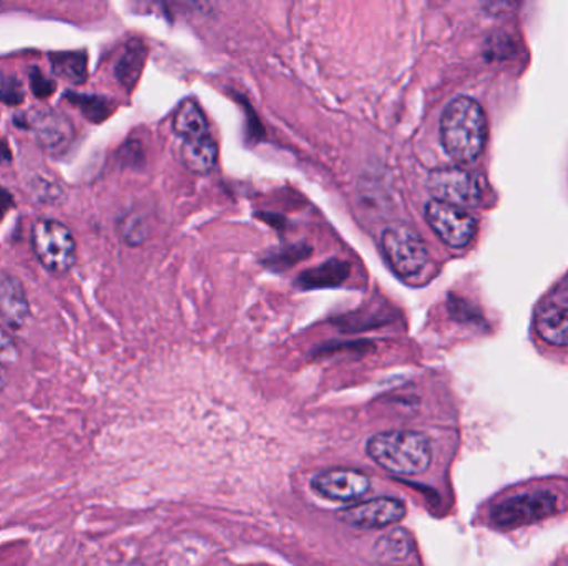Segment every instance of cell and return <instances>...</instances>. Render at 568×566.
Segmentation results:
<instances>
[{
	"instance_id": "17",
	"label": "cell",
	"mask_w": 568,
	"mask_h": 566,
	"mask_svg": "<svg viewBox=\"0 0 568 566\" xmlns=\"http://www.w3.org/2000/svg\"><path fill=\"white\" fill-rule=\"evenodd\" d=\"M53 70L57 75L63 76L73 83H83L87 79V56L85 53H55L50 56Z\"/></svg>"
},
{
	"instance_id": "18",
	"label": "cell",
	"mask_w": 568,
	"mask_h": 566,
	"mask_svg": "<svg viewBox=\"0 0 568 566\" xmlns=\"http://www.w3.org/2000/svg\"><path fill=\"white\" fill-rule=\"evenodd\" d=\"M143 60H145V49L140 43L130 45L125 55L120 60L116 66V75L123 85L132 86L139 79L140 70H142Z\"/></svg>"
},
{
	"instance_id": "15",
	"label": "cell",
	"mask_w": 568,
	"mask_h": 566,
	"mask_svg": "<svg viewBox=\"0 0 568 566\" xmlns=\"http://www.w3.org/2000/svg\"><path fill=\"white\" fill-rule=\"evenodd\" d=\"M349 276V265L347 263L331 259L324 263L320 268L307 269L297 278V285L303 289L333 288L346 281Z\"/></svg>"
},
{
	"instance_id": "4",
	"label": "cell",
	"mask_w": 568,
	"mask_h": 566,
	"mask_svg": "<svg viewBox=\"0 0 568 566\" xmlns=\"http://www.w3.org/2000/svg\"><path fill=\"white\" fill-rule=\"evenodd\" d=\"M32 246L43 268L53 275L70 271L75 263V238L63 223L55 219H40L33 225Z\"/></svg>"
},
{
	"instance_id": "11",
	"label": "cell",
	"mask_w": 568,
	"mask_h": 566,
	"mask_svg": "<svg viewBox=\"0 0 568 566\" xmlns=\"http://www.w3.org/2000/svg\"><path fill=\"white\" fill-rule=\"evenodd\" d=\"M29 318V301L26 289L16 276L0 272V319L9 328H22Z\"/></svg>"
},
{
	"instance_id": "7",
	"label": "cell",
	"mask_w": 568,
	"mask_h": 566,
	"mask_svg": "<svg viewBox=\"0 0 568 566\" xmlns=\"http://www.w3.org/2000/svg\"><path fill=\"white\" fill-rule=\"evenodd\" d=\"M426 219L440 241L450 248H464L476 236V218L459 206L433 199L427 203Z\"/></svg>"
},
{
	"instance_id": "3",
	"label": "cell",
	"mask_w": 568,
	"mask_h": 566,
	"mask_svg": "<svg viewBox=\"0 0 568 566\" xmlns=\"http://www.w3.org/2000/svg\"><path fill=\"white\" fill-rule=\"evenodd\" d=\"M381 249L399 278L409 279L420 275L429 263L426 243L413 226L404 223H396L384 229L381 235Z\"/></svg>"
},
{
	"instance_id": "10",
	"label": "cell",
	"mask_w": 568,
	"mask_h": 566,
	"mask_svg": "<svg viewBox=\"0 0 568 566\" xmlns=\"http://www.w3.org/2000/svg\"><path fill=\"white\" fill-rule=\"evenodd\" d=\"M311 487L326 501L356 502L371 491V481L354 469H329L314 475Z\"/></svg>"
},
{
	"instance_id": "19",
	"label": "cell",
	"mask_w": 568,
	"mask_h": 566,
	"mask_svg": "<svg viewBox=\"0 0 568 566\" xmlns=\"http://www.w3.org/2000/svg\"><path fill=\"white\" fill-rule=\"evenodd\" d=\"M7 382H9V374H7V369L0 364V394H2L3 389H6Z\"/></svg>"
},
{
	"instance_id": "20",
	"label": "cell",
	"mask_w": 568,
	"mask_h": 566,
	"mask_svg": "<svg viewBox=\"0 0 568 566\" xmlns=\"http://www.w3.org/2000/svg\"><path fill=\"white\" fill-rule=\"evenodd\" d=\"M9 344V338H7L6 332L0 329V349L6 348Z\"/></svg>"
},
{
	"instance_id": "2",
	"label": "cell",
	"mask_w": 568,
	"mask_h": 566,
	"mask_svg": "<svg viewBox=\"0 0 568 566\" xmlns=\"http://www.w3.org/2000/svg\"><path fill=\"white\" fill-rule=\"evenodd\" d=\"M366 452L384 471L400 477L424 474L433 462L429 439L414 431L379 432L367 441Z\"/></svg>"
},
{
	"instance_id": "13",
	"label": "cell",
	"mask_w": 568,
	"mask_h": 566,
	"mask_svg": "<svg viewBox=\"0 0 568 566\" xmlns=\"http://www.w3.org/2000/svg\"><path fill=\"white\" fill-rule=\"evenodd\" d=\"M180 156H182L183 165L190 172L206 175L215 168L216 159H219V146L210 135L202 136V138L183 140Z\"/></svg>"
},
{
	"instance_id": "14",
	"label": "cell",
	"mask_w": 568,
	"mask_h": 566,
	"mask_svg": "<svg viewBox=\"0 0 568 566\" xmlns=\"http://www.w3.org/2000/svg\"><path fill=\"white\" fill-rule=\"evenodd\" d=\"M173 128L183 140L202 138L209 135V122L195 100L180 103L173 119Z\"/></svg>"
},
{
	"instance_id": "16",
	"label": "cell",
	"mask_w": 568,
	"mask_h": 566,
	"mask_svg": "<svg viewBox=\"0 0 568 566\" xmlns=\"http://www.w3.org/2000/svg\"><path fill=\"white\" fill-rule=\"evenodd\" d=\"M414 541L409 532L394 528L376 542V557L383 562H403L413 554Z\"/></svg>"
},
{
	"instance_id": "1",
	"label": "cell",
	"mask_w": 568,
	"mask_h": 566,
	"mask_svg": "<svg viewBox=\"0 0 568 566\" xmlns=\"http://www.w3.org/2000/svg\"><path fill=\"white\" fill-rule=\"evenodd\" d=\"M444 150L457 163H470L483 153L487 140V119L483 106L469 96L453 100L440 119Z\"/></svg>"
},
{
	"instance_id": "5",
	"label": "cell",
	"mask_w": 568,
	"mask_h": 566,
	"mask_svg": "<svg viewBox=\"0 0 568 566\" xmlns=\"http://www.w3.org/2000/svg\"><path fill=\"white\" fill-rule=\"evenodd\" d=\"M557 497L550 492H532L500 502L490 512L494 525L499 528H519L542 522L556 514Z\"/></svg>"
},
{
	"instance_id": "8",
	"label": "cell",
	"mask_w": 568,
	"mask_h": 566,
	"mask_svg": "<svg viewBox=\"0 0 568 566\" xmlns=\"http://www.w3.org/2000/svg\"><path fill=\"white\" fill-rule=\"evenodd\" d=\"M534 326L547 344L568 346V278L539 302Z\"/></svg>"
},
{
	"instance_id": "6",
	"label": "cell",
	"mask_w": 568,
	"mask_h": 566,
	"mask_svg": "<svg viewBox=\"0 0 568 566\" xmlns=\"http://www.w3.org/2000/svg\"><path fill=\"white\" fill-rule=\"evenodd\" d=\"M427 188L437 202L467 208L477 206L483 198L479 179L459 166H446L430 172Z\"/></svg>"
},
{
	"instance_id": "9",
	"label": "cell",
	"mask_w": 568,
	"mask_h": 566,
	"mask_svg": "<svg viewBox=\"0 0 568 566\" xmlns=\"http://www.w3.org/2000/svg\"><path fill=\"white\" fill-rule=\"evenodd\" d=\"M406 517V505L393 497L373 498L351 507L341 508L337 518L343 524L363 531H376L399 524Z\"/></svg>"
},
{
	"instance_id": "12",
	"label": "cell",
	"mask_w": 568,
	"mask_h": 566,
	"mask_svg": "<svg viewBox=\"0 0 568 566\" xmlns=\"http://www.w3.org/2000/svg\"><path fill=\"white\" fill-rule=\"evenodd\" d=\"M30 128L36 133L37 140L43 148L55 152V150L65 148L72 138V125L65 116L57 112H37L30 119Z\"/></svg>"
}]
</instances>
